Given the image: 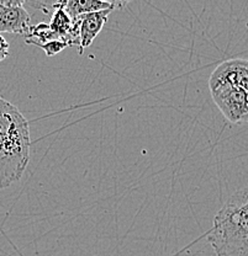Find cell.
<instances>
[{
  "instance_id": "4",
  "label": "cell",
  "mask_w": 248,
  "mask_h": 256,
  "mask_svg": "<svg viewBox=\"0 0 248 256\" xmlns=\"http://www.w3.org/2000/svg\"><path fill=\"white\" fill-rule=\"evenodd\" d=\"M31 16L23 0H0V34L25 36L31 28Z\"/></svg>"
},
{
  "instance_id": "2",
  "label": "cell",
  "mask_w": 248,
  "mask_h": 256,
  "mask_svg": "<svg viewBox=\"0 0 248 256\" xmlns=\"http://www.w3.org/2000/svg\"><path fill=\"white\" fill-rule=\"evenodd\" d=\"M207 240L216 256H248V186L234 192L216 213Z\"/></svg>"
},
{
  "instance_id": "7",
  "label": "cell",
  "mask_w": 248,
  "mask_h": 256,
  "mask_svg": "<svg viewBox=\"0 0 248 256\" xmlns=\"http://www.w3.org/2000/svg\"><path fill=\"white\" fill-rule=\"evenodd\" d=\"M60 40L52 31H51L49 24L40 22L37 25H33L29 30L28 34H25V42L28 44H35V46L40 47L42 44H47V42L56 41ZM62 41V40H61Z\"/></svg>"
},
{
  "instance_id": "6",
  "label": "cell",
  "mask_w": 248,
  "mask_h": 256,
  "mask_svg": "<svg viewBox=\"0 0 248 256\" xmlns=\"http://www.w3.org/2000/svg\"><path fill=\"white\" fill-rule=\"evenodd\" d=\"M62 5L72 20L79 16L90 14V12H98L116 8L115 2H100V0H67V2H62Z\"/></svg>"
},
{
  "instance_id": "8",
  "label": "cell",
  "mask_w": 248,
  "mask_h": 256,
  "mask_svg": "<svg viewBox=\"0 0 248 256\" xmlns=\"http://www.w3.org/2000/svg\"><path fill=\"white\" fill-rule=\"evenodd\" d=\"M42 48V50H45V53H46L49 57H52V56L57 54V53L62 52L63 50H66L68 46V44L65 41H61V40H56V41H51V42H47V44H42V46H40Z\"/></svg>"
},
{
  "instance_id": "9",
  "label": "cell",
  "mask_w": 248,
  "mask_h": 256,
  "mask_svg": "<svg viewBox=\"0 0 248 256\" xmlns=\"http://www.w3.org/2000/svg\"><path fill=\"white\" fill-rule=\"evenodd\" d=\"M9 48H10V46H9V44H8L7 40H5L4 37L0 34V62H2V60H4L5 58L9 56Z\"/></svg>"
},
{
  "instance_id": "5",
  "label": "cell",
  "mask_w": 248,
  "mask_h": 256,
  "mask_svg": "<svg viewBox=\"0 0 248 256\" xmlns=\"http://www.w3.org/2000/svg\"><path fill=\"white\" fill-rule=\"evenodd\" d=\"M113 10L114 9H108L103 12H90V14L74 18L79 25V53L81 54H83L85 48L89 47L97 38Z\"/></svg>"
},
{
  "instance_id": "1",
  "label": "cell",
  "mask_w": 248,
  "mask_h": 256,
  "mask_svg": "<svg viewBox=\"0 0 248 256\" xmlns=\"http://www.w3.org/2000/svg\"><path fill=\"white\" fill-rule=\"evenodd\" d=\"M30 146L29 122L17 106L0 98V190L23 178Z\"/></svg>"
},
{
  "instance_id": "3",
  "label": "cell",
  "mask_w": 248,
  "mask_h": 256,
  "mask_svg": "<svg viewBox=\"0 0 248 256\" xmlns=\"http://www.w3.org/2000/svg\"><path fill=\"white\" fill-rule=\"evenodd\" d=\"M212 100L232 124H248V60H228L209 80Z\"/></svg>"
}]
</instances>
